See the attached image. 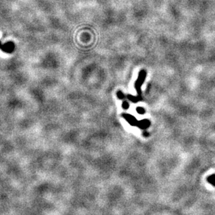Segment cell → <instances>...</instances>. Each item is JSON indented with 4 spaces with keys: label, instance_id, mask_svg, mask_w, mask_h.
I'll list each match as a JSON object with an SVG mask.
<instances>
[{
    "label": "cell",
    "instance_id": "1",
    "mask_svg": "<svg viewBox=\"0 0 215 215\" xmlns=\"http://www.w3.org/2000/svg\"><path fill=\"white\" fill-rule=\"evenodd\" d=\"M145 75H146V72L145 71H141L140 73H139L138 75V78L137 80V81L135 83V87H136V91L138 94H139V96L140 95L141 93V89H140V87L142 84L143 83V82L145 81Z\"/></svg>",
    "mask_w": 215,
    "mask_h": 215
},
{
    "label": "cell",
    "instance_id": "2",
    "mask_svg": "<svg viewBox=\"0 0 215 215\" xmlns=\"http://www.w3.org/2000/svg\"><path fill=\"white\" fill-rule=\"evenodd\" d=\"M1 51L6 53H12L15 50V44L12 41H9V42L4 43L2 45L1 47Z\"/></svg>",
    "mask_w": 215,
    "mask_h": 215
},
{
    "label": "cell",
    "instance_id": "3",
    "mask_svg": "<svg viewBox=\"0 0 215 215\" xmlns=\"http://www.w3.org/2000/svg\"><path fill=\"white\" fill-rule=\"evenodd\" d=\"M122 116L124 117L129 123H130L131 125H132V126H137L138 121H137L136 119L133 116H132V115H130L128 114H123Z\"/></svg>",
    "mask_w": 215,
    "mask_h": 215
},
{
    "label": "cell",
    "instance_id": "4",
    "mask_svg": "<svg viewBox=\"0 0 215 215\" xmlns=\"http://www.w3.org/2000/svg\"><path fill=\"white\" fill-rule=\"evenodd\" d=\"M150 125V121L147 120V119H143V120L140 121V122H138V124H137V126H138L139 128L142 129H145L148 128Z\"/></svg>",
    "mask_w": 215,
    "mask_h": 215
},
{
    "label": "cell",
    "instance_id": "5",
    "mask_svg": "<svg viewBox=\"0 0 215 215\" xmlns=\"http://www.w3.org/2000/svg\"><path fill=\"white\" fill-rule=\"evenodd\" d=\"M208 180L210 184H212V185L215 186V175H212V176L209 177Z\"/></svg>",
    "mask_w": 215,
    "mask_h": 215
},
{
    "label": "cell",
    "instance_id": "6",
    "mask_svg": "<svg viewBox=\"0 0 215 215\" xmlns=\"http://www.w3.org/2000/svg\"><path fill=\"white\" fill-rule=\"evenodd\" d=\"M128 99H129V100H131V101H133V103H137L139 99H140V98H138V97H133V96H131V95H128Z\"/></svg>",
    "mask_w": 215,
    "mask_h": 215
},
{
    "label": "cell",
    "instance_id": "7",
    "mask_svg": "<svg viewBox=\"0 0 215 215\" xmlns=\"http://www.w3.org/2000/svg\"><path fill=\"white\" fill-rule=\"evenodd\" d=\"M136 110H137V112H138V113H139V114H140V115H143L145 112V109L143 108L142 107H138L136 108Z\"/></svg>",
    "mask_w": 215,
    "mask_h": 215
},
{
    "label": "cell",
    "instance_id": "8",
    "mask_svg": "<svg viewBox=\"0 0 215 215\" xmlns=\"http://www.w3.org/2000/svg\"><path fill=\"white\" fill-rule=\"evenodd\" d=\"M117 97H118L119 99H123L125 97V96H124V94L122 92V91H119L118 92H117Z\"/></svg>",
    "mask_w": 215,
    "mask_h": 215
},
{
    "label": "cell",
    "instance_id": "9",
    "mask_svg": "<svg viewBox=\"0 0 215 215\" xmlns=\"http://www.w3.org/2000/svg\"><path fill=\"white\" fill-rule=\"evenodd\" d=\"M129 103L127 102V101H124V102H123V103H122V108H124V109H125V110H127V109L129 108Z\"/></svg>",
    "mask_w": 215,
    "mask_h": 215
},
{
    "label": "cell",
    "instance_id": "10",
    "mask_svg": "<svg viewBox=\"0 0 215 215\" xmlns=\"http://www.w3.org/2000/svg\"><path fill=\"white\" fill-rule=\"evenodd\" d=\"M143 134H144L145 136H149V133H143Z\"/></svg>",
    "mask_w": 215,
    "mask_h": 215
},
{
    "label": "cell",
    "instance_id": "11",
    "mask_svg": "<svg viewBox=\"0 0 215 215\" xmlns=\"http://www.w3.org/2000/svg\"><path fill=\"white\" fill-rule=\"evenodd\" d=\"M1 47H2V43H1V41H0V48H1Z\"/></svg>",
    "mask_w": 215,
    "mask_h": 215
}]
</instances>
